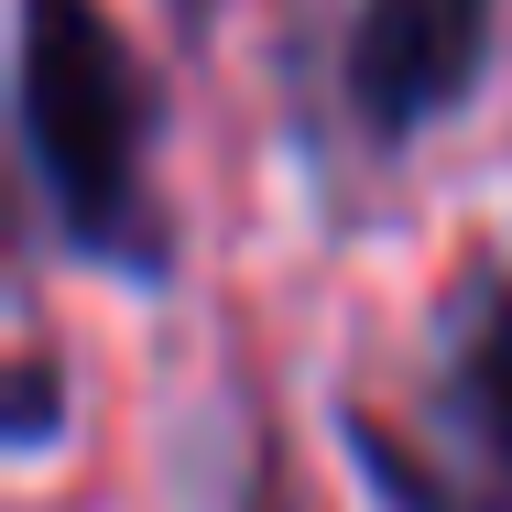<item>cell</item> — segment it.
Returning <instances> with one entry per match:
<instances>
[{"label":"cell","instance_id":"obj_1","mask_svg":"<svg viewBox=\"0 0 512 512\" xmlns=\"http://www.w3.org/2000/svg\"><path fill=\"white\" fill-rule=\"evenodd\" d=\"M22 164L77 262L120 284L175 273V229L153 197V77L109 0H22Z\"/></svg>","mask_w":512,"mask_h":512},{"label":"cell","instance_id":"obj_3","mask_svg":"<svg viewBox=\"0 0 512 512\" xmlns=\"http://www.w3.org/2000/svg\"><path fill=\"white\" fill-rule=\"evenodd\" d=\"M491 33H502V0H360L338 44V99L360 120V142L393 153L425 120H447L480 88Z\"/></svg>","mask_w":512,"mask_h":512},{"label":"cell","instance_id":"obj_2","mask_svg":"<svg viewBox=\"0 0 512 512\" xmlns=\"http://www.w3.org/2000/svg\"><path fill=\"white\" fill-rule=\"evenodd\" d=\"M338 447L382 512H512V284L491 262L458 273L436 404L393 414L371 393H338Z\"/></svg>","mask_w":512,"mask_h":512},{"label":"cell","instance_id":"obj_4","mask_svg":"<svg viewBox=\"0 0 512 512\" xmlns=\"http://www.w3.org/2000/svg\"><path fill=\"white\" fill-rule=\"evenodd\" d=\"M55 425H66V371H55V349H22V371H11V447H55Z\"/></svg>","mask_w":512,"mask_h":512}]
</instances>
